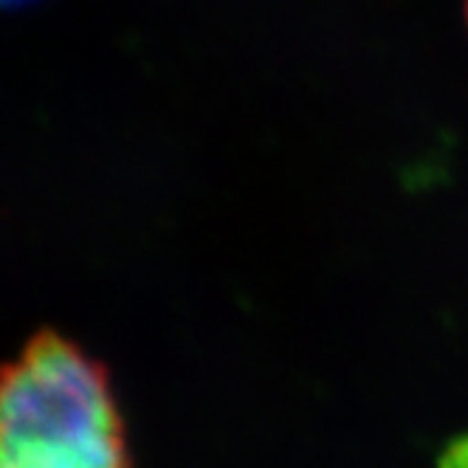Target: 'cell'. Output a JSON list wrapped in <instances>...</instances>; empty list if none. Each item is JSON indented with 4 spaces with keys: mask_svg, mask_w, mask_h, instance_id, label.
<instances>
[{
    "mask_svg": "<svg viewBox=\"0 0 468 468\" xmlns=\"http://www.w3.org/2000/svg\"><path fill=\"white\" fill-rule=\"evenodd\" d=\"M0 468H133V454L57 443H0Z\"/></svg>",
    "mask_w": 468,
    "mask_h": 468,
    "instance_id": "1",
    "label": "cell"
},
{
    "mask_svg": "<svg viewBox=\"0 0 468 468\" xmlns=\"http://www.w3.org/2000/svg\"><path fill=\"white\" fill-rule=\"evenodd\" d=\"M434 468H468V431L457 434L443 446Z\"/></svg>",
    "mask_w": 468,
    "mask_h": 468,
    "instance_id": "2",
    "label": "cell"
},
{
    "mask_svg": "<svg viewBox=\"0 0 468 468\" xmlns=\"http://www.w3.org/2000/svg\"><path fill=\"white\" fill-rule=\"evenodd\" d=\"M465 23H468V0H465Z\"/></svg>",
    "mask_w": 468,
    "mask_h": 468,
    "instance_id": "3",
    "label": "cell"
}]
</instances>
